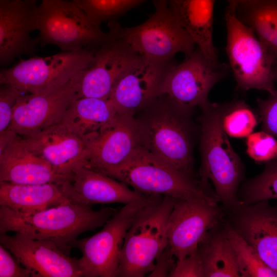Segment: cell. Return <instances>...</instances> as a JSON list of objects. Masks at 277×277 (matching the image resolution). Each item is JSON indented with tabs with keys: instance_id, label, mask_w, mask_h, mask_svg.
<instances>
[{
	"instance_id": "cell-20",
	"label": "cell",
	"mask_w": 277,
	"mask_h": 277,
	"mask_svg": "<svg viewBox=\"0 0 277 277\" xmlns=\"http://www.w3.org/2000/svg\"><path fill=\"white\" fill-rule=\"evenodd\" d=\"M36 2L0 0V64H10L18 56L32 54L40 42L31 32L37 29Z\"/></svg>"
},
{
	"instance_id": "cell-26",
	"label": "cell",
	"mask_w": 277,
	"mask_h": 277,
	"mask_svg": "<svg viewBox=\"0 0 277 277\" xmlns=\"http://www.w3.org/2000/svg\"><path fill=\"white\" fill-rule=\"evenodd\" d=\"M117 113L109 98L81 97L71 104L61 123L85 139L98 131Z\"/></svg>"
},
{
	"instance_id": "cell-10",
	"label": "cell",
	"mask_w": 277,
	"mask_h": 277,
	"mask_svg": "<svg viewBox=\"0 0 277 277\" xmlns=\"http://www.w3.org/2000/svg\"><path fill=\"white\" fill-rule=\"evenodd\" d=\"M155 11L143 23L121 26V34L140 55L159 60L174 59L178 53H191L195 44L170 9L167 0H152Z\"/></svg>"
},
{
	"instance_id": "cell-38",
	"label": "cell",
	"mask_w": 277,
	"mask_h": 277,
	"mask_svg": "<svg viewBox=\"0 0 277 277\" xmlns=\"http://www.w3.org/2000/svg\"><path fill=\"white\" fill-rule=\"evenodd\" d=\"M252 0H226L228 5H233L236 7L238 5L242 4Z\"/></svg>"
},
{
	"instance_id": "cell-19",
	"label": "cell",
	"mask_w": 277,
	"mask_h": 277,
	"mask_svg": "<svg viewBox=\"0 0 277 277\" xmlns=\"http://www.w3.org/2000/svg\"><path fill=\"white\" fill-rule=\"evenodd\" d=\"M62 187L71 202L90 206L111 203L126 205L163 197L141 194L126 184L85 165L74 168Z\"/></svg>"
},
{
	"instance_id": "cell-37",
	"label": "cell",
	"mask_w": 277,
	"mask_h": 277,
	"mask_svg": "<svg viewBox=\"0 0 277 277\" xmlns=\"http://www.w3.org/2000/svg\"><path fill=\"white\" fill-rule=\"evenodd\" d=\"M176 262V259L172 253L168 245L156 259L154 268L148 276L169 277Z\"/></svg>"
},
{
	"instance_id": "cell-33",
	"label": "cell",
	"mask_w": 277,
	"mask_h": 277,
	"mask_svg": "<svg viewBox=\"0 0 277 277\" xmlns=\"http://www.w3.org/2000/svg\"><path fill=\"white\" fill-rule=\"evenodd\" d=\"M1 85L0 133L11 128L14 108L19 97L25 94L12 85Z\"/></svg>"
},
{
	"instance_id": "cell-40",
	"label": "cell",
	"mask_w": 277,
	"mask_h": 277,
	"mask_svg": "<svg viewBox=\"0 0 277 277\" xmlns=\"http://www.w3.org/2000/svg\"><path fill=\"white\" fill-rule=\"evenodd\" d=\"M24 1H30V2H36L38 0H24ZM41 1H42V0H41Z\"/></svg>"
},
{
	"instance_id": "cell-27",
	"label": "cell",
	"mask_w": 277,
	"mask_h": 277,
	"mask_svg": "<svg viewBox=\"0 0 277 277\" xmlns=\"http://www.w3.org/2000/svg\"><path fill=\"white\" fill-rule=\"evenodd\" d=\"M235 11L238 18L252 29L277 63V0H252L238 5Z\"/></svg>"
},
{
	"instance_id": "cell-30",
	"label": "cell",
	"mask_w": 277,
	"mask_h": 277,
	"mask_svg": "<svg viewBox=\"0 0 277 277\" xmlns=\"http://www.w3.org/2000/svg\"><path fill=\"white\" fill-rule=\"evenodd\" d=\"M260 122L258 114L242 100L224 104L222 116L223 127L228 136L246 137Z\"/></svg>"
},
{
	"instance_id": "cell-6",
	"label": "cell",
	"mask_w": 277,
	"mask_h": 277,
	"mask_svg": "<svg viewBox=\"0 0 277 277\" xmlns=\"http://www.w3.org/2000/svg\"><path fill=\"white\" fill-rule=\"evenodd\" d=\"M235 9L228 5L225 20L226 51L237 87L244 91L257 89L272 93L276 90L274 60L252 29L238 18Z\"/></svg>"
},
{
	"instance_id": "cell-32",
	"label": "cell",
	"mask_w": 277,
	"mask_h": 277,
	"mask_svg": "<svg viewBox=\"0 0 277 277\" xmlns=\"http://www.w3.org/2000/svg\"><path fill=\"white\" fill-rule=\"evenodd\" d=\"M246 152L258 163H266L277 159V140L262 130L252 132L246 137Z\"/></svg>"
},
{
	"instance_id": "cell-5",
	"label": "cell",
	"mask_w": 277,
	"mask_h": 277,
	"mask_svg": "<svg viewBox=\"0 0 277 277\" xmlns=\"http://www.w3.org/2000/svg\"><path fill=\"white\" fill-rule=\"evenodd\" d=\"M179 200L164 196L135 216L125 237L118 277H144L152 271L156 259L168 245V220Z\"/></svg>"
},
{
	"instance_id": "cell-17",
	"label": "cell",
	"mask_w": 277,
	"mask_h": 277,
	"mask_svg": "<svg viewBox=\"0 0 277 277\" xmlns=\"http://www.w3.org/2000/svg\"><path fill=\"white\" fill-rule=\"evenodd\" d=\"M226 222L277 272V205L265 200L225 210Z\"/></svg>"
},
{
	"instance_id": "cell-7",
	"label": "cell",
	"mask_w": 277,
	"mask_h": 277,
	"mask_svg": "<svg viewBox=\"0 0 277 277\" xmlns=\"http://www.w3.org/2000/svg\"><path fill=\"white\" fill-rule=\"evenodd\" d=\"M37 30L42 46H56L62 51L94 48L108 36L72 0L41 1Z\"/></svg>"
},
{
	"instance_id": "cell-24",
	"label": "cell",
	"mask_w": 277,
	"mask_h": 277,
	"mask_svg": "<svg viewBox=\"0 0 277 277\" xmlns=\"http://www.w3.org/2000/svg\"><path fill=\"white\" fill-rule=\"evenodd\" d=\"M70 202L62 184H16L0 181V205L29 213Z\"/></svg>"
},
{
	"instance_id": "cell-12",
	"label": "cell",
	"mask_w": 277,
	"mask_h": 277,
	"mask_svg": "<svg viewBox=\"0 0 277 277\" xmlns=\"http://www.w3.org/2000/svg\"><path fill=\"white\" fill-rule=\"evenodd\" d=\"M107 38L94 48V58L84 71L80 84V97L109 98L117 83L142 55L122 36L121 25L108 22Z\"/></svg>"
},
{
	"instance_id": "cell-4",
	"label": "cell",
	"mask_w": 277,
	"mask_h": 277,
	"mask_svg": "<svg viewBox=\"0 0 277 277\" xmlns=\"http://www.w3.org/2000/svg\"><path fill=\"white\" fill-rule=\"evenodd\" d=\"M106 175L145 195L170 196L180 200L200 198L213 203L219 202L204 190L199 182L141 146Z\"/></svg>"
},
{
	"instance_id": "cell-14",
	"label": "cell",
	"mask_w": 277,
	"mask_h": 277,
	"mask_svg": "<svg viewBox=\"0 0 277 277\" xmlns=\"http://www.w3.org/2000/svg\"><path fill=\"white\" fill-rule=\"evenodd\" d=\"M223 207L203 199L179 200L170 215L167 234L176 260L190 255L211 229L223 223Z\"/></svg>"
},
{
	"instance_id": "cell-22",
	"label": "cell",
	"mask_w": 277,
	"mask_h": 277,
	"mask_svg": "<svg viewBox=\"0 0 277 277\" xmlns=\"http://www.w3.org/2000/svg\"><path fill=\"white\" fill-rule=\"evenodd\" d=\"M69 177L58 173L31 150L18 135L0 154V181L16 184H63Z\"/></svg>"
},
{
	"instance_id": "cell-29",
	"label": "cell",
	"mask_w": 277,
	"mask_h": 277,
	"mask_svg": "<svg viewBox=\"0 0 277 277\" xmlns=\"http://www.w3.org/2000/svg\"><path fill=\"white\" fill-rule=\"evenodd\" d=\"M265 164L262 172L243 183L238 196L240 202L251 204L258 202L277 200V159Z\"/></svg>"
},
{
	"instance_id": "cell-31",
	"label": "cell",
	"mask_w": 277,
	"mask_h": 277,
	"mask_svg": "<svg viewBox=\"0 0 277 277\" xmlns=\"http://www.w3.org/2000/svg\"><path fill=\"white\" fill-rule=\"evenodd\" d=\"M95 25L114 20L148 0H72Z\"/></svg>"
},
{
	"instance_id": "cell-8",
	"label": "cell",
	"mask_w": 277,
	"mask_h": 277,
	"mask_svg": "<svg viewBox=\"0 0 277 277\" xmlns=\"http://www.w3.org/2000/svg\"><path fill=\"white\" fill-rule=\"evenodd\" d=\"M94 54V48H85L23 60L1 71L0 83L12 85L25 94L49 91L86 70Z\"/></svg>"
},
{
	"instance_id": "cell-35",
	"label": "cell",
	"mask_w": 277,
	"mask_h": 277,
	"mask_svg": "<svg viewBox=\"0 0 277 277\" xmlns=\"http://www.w3.org/2000/svg\"><path fill=\"white\" fill-rule=\"evenodd\" d=\"M0 277H33V274L0 244Z\"/></svg>"
},
{
	"instance_id": "cell-11",
	"label": "cell",
	"mask_w": 277,
	"mask_h": 277,
	"mask_svg": "<svg viewBox=\"0 0 277 277\" xmlns=\"http://www.w3.org/2000/svg\"><path fill=\"white\" fill-rule=\"evenodd\" d=\"M226 65L210 60L198 47L179 64L169 70L162 86L161 96L179 109L190 113L209 100L213 87L225 77Z\"/></svg>"
},
{
	"instance_id": "cell-16",
	"label": "cell",
	"mask_w": 277,
	"mask_h": 277,
	"mask_svg": "<svg viewBox=\"0 0 277 277\" xmlns=\"http://www.w3.org/2000/svg\"><path fill=\"white\" fill-rule=\"evenodd\" d=\"M174 64L173 59L142 56L120 79L109 98L117 112L134 114L161 97L165 77Z\"/></svg>"
},
{
	"instance_id": "cell-23",
	"label": "cell",
	"mask_w": 277,
	"mask_h": 277,
	"mask_svg": "<svg viewBox=\"0 0 277 277\" xmlns=\"http://www.w3.org/2000/svg\"><path fill=\"white\" fill-rule=\"evenodd\" d=\"M216 0H167L176 19L210 60L217 62L213 41L214 6Z\"/></svg>"
},
{
	"instance_id": "cell-39",
	"label": "cell",
	"mask_w": 277,
	"mask_h": 277,
	"mask_svg": "<svg viewBox=\"0 0 277 277\" xmlns=\"http://www.w3.org/2000/svg\"><path fill=\"white\" fill-rule=\"evenodd\" d=\"M274 75L275 82H277V63H276L273 67Z\"/></svg>"
},
{
	"instance_id": "cell-9",
	"label": "cell",
	"mask_w": 277,
	"mask_h": 277,
	"mask_svg": "<svg viewBox=\"0 0 277 277\" xmlns=\"http://www.w3.org/2000/svg\"><path fill=\"white\" fill-rule=\"evenodd\" d=\"M162 199L124 205L105 223L101 231L91 236L77 239L73 247H77L82 254L78 263L83 277L117 276L121 250L133 219L144 207Z\"/></svg>"
},
{
	"instance_id": "cell-25",
	"label": "cell",
	"mask_w": 277,
	"mask_h": 277,
	"mask_svg": "<svg viewBox=\"0 0 277 277\" xmlns=\"http://www.w3.org/2000/svg\"><path fill=\"white\" fill-rule=\"evenodd\" d=\"M197 252L204 277L241 276L234 251L226 234L225 221L206 234Z\"/></svg>"
},
{
	"instance_id": "cell-18",
	"label": "cell",
	"mask_w": 277,
	"mask_h": 277,
	"mask_svg": "<svg viewBox=\"0 0 277 277\" xmlns=\"http://www.w3.org/2000/svg\"><path fill=\"white\" fill-rule=\"evenodd\" d=\"M0 244L29 269L33 277H83L78 259L71 258L52 241L15 232L0 233Z\"/></svg>"
},
{
	"instance_id": "cell-34",
	"label": "cell",
	"mask_w": 277,
	"mask_h": 277,
	"mask_svg": "<svg viewBox=\"0 0 277 277\" xmlns=\"http://www.w3.org/2000/svg\"><path fill=\"white\" fill-rule=\"evenodd\" d=\"M257 105L262 130L277 137V90L267 99H258Z\"/></svg>"
},
{
	"instance_id": "cell-2",
	"label": "cell",
	"mask_w": 277,
	"mask_h": 277,
	"mask_svg": "<svg viewBox=\"0 0 277 277\" xmlns=\"http://www.w3.org/2000/svg\"><path fill=\"white\" fill-rule=\"evenodd\" d=\"M201 109L199 184L211 194L208 185L211 181L216 197L224 209L227 210L241 203L238 193L244 177V165L222 126L224 104L209 101Z\"/></svg>"
},
{
	"instance_id": "cell-28",
	"label": "cell",
	"mask_w": 277,
	"mask_h": 277,
	"mask_svg": "<svg viewBox=\"0 0 277 277\" xmlns=\"http://www.w3.org/2000/svg\"><path fill=\"white\" fill-rule=\"evenodd\" d=\"M225 230L241 277H277V272L263 261L254 248L227 224L226 219Z\"/></svg>"
},
{
	"instance_id": "cell-3",
	"label": "cell",
	"mask_w": 277,
	"mask_h": 277,
	"mask_svg": "<svg viewBox=\"0 0 277 277\" xmlns=\"http://www.w3.org/2000/svg\"><path fill=\"white\" fill-rule=\"evenodd\" d=\"M154 108L138 120L140 146L174 168L193 179L194 159L190 113L161 96Z\"/></svg>"
},
{
	"instance_id": "cell-13",
	"label": "cell",
	"mask_w": 277,
	"mask_h": 277,
	"mask_svg": "<svg viewBox=\"0 0 277 277\" xmlns=\"http://www.w3.org/2000/svg\"><path fill=\"white\" fill-rule=\"evenodd\" d=\"M85 70L58 88L22 95L13 109L12 129L24 137L60 123L71 104L80 97L81 81Z\"/></svg>"
},
{
	"instance_id": "cell-1",
	"label": "cell",
	"mask_w": 277,
	"mask_h": 277,
	"mask_svg": "<svg viewBox=\"0 0 277 277\" xmlns=\"http://www.w3.org/2000/svg\"><path fill=\"white\" fill-rule=\"evenodd\" d=\"M68 202L43 210L23 213L0 205V233L18 232L30 238L53 242L69 255L82 233L103 227L118 210Z\"/></svg>"
},
{
	"instance_id": "cell-15",
	"label": "cell",
	"mask_w": 277,
	"mask_h": 277,
	"mask_svg": "<svg viewBox=\"0 0 277 277\" xmlns=\"http://www.w3.org/2000/svg\"><path fill=\"white\" fill-rule=\"evenodd\" d=\"M85 140L86 154L84 165L106 174L140 146L138 120L133 114L118 112Z\"/></svg>"
},
{
	"instance_id": "cell-21",
	"label": "cell",
	"mask_w": 277,
	"mask_h": 277,
	"mask_svg": "<svg viewBox=\"0 0 277 277\" xmlns=\"http://www.w3.org/2000/svg\"><path fill=\"white\" fill-rule=\"evenodd\" d=\"M22 137L31 150L47 161L61 174L68 175L75 167L85 165V140L61 123Z\"/></svg>"
},
{
	"instance_id": "cell-36",
	"label": "cell",
	"mask_w": 277,
	"mask_h": 277,
	"mask_svg": "<svg viewBox=\"0 0 277 277\" xmlns=\"http://www.w3.org/2000/svg\"><path fill=\"white\" fill-rule=\"evenodd\" d=\"M169 277H204L197 248L185 258L176 260L175 266Z\"/></svg>"
}]
</instances>
